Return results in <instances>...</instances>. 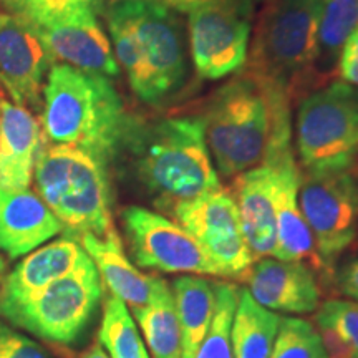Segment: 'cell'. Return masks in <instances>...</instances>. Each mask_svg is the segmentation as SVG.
Listing matches in <instances>:
<instances>
[{
  "label": "cell",
  "instance_id": "obj_35",
  "mask_svg": "<svg viewBox=\"0 0 358 358\" xmlns=\"http://www.w3.org/2000/svg\"><path fill=\"white\" fill-rule=\"evenodd\" d=\"M7 275V267H6V261H3L2 256H0V295H2V285H3V279Z\"/></svg>",
  "mask_w": 358,
  "mask_h": 358
},
{
  "label": "cell",
  "instance_id": "obj_11",
  "mask_svg": "<svg viewBox=\"0 0 358 358\" xmlns=\"http://www.w3.org/2000/svg\"><path fill=\"white\" fill-rule=\"evenodd\" d=\"M169 213L198 241L222 277L245 279L254 257L245 243L239 211L229 191L219 187L194 199L181 201Z\"/></svg>",
  "mask_w": 358,
  "mask_h": 358
},
{
  "label": "cell",
  "instance_id": "obj_9",
  "mask_svg": "<svg viewBox=\"0 0 358 358\" xmlns=\"http://www.w3.org/2000/svg\"><path fill=\"white\" fill-rule=\"evenodd\" d=\"M252 0H219L189 12L191 60L203 80H221L248 62Z\"/></svg>",
  "mask_w": 358,
  "mask_h": 358
},
{
  "label": "cell",
  "instance_id": "obj_13",
  "mask_svg": "<svg viewBox=\"0 0 358 358\" xmlns=\"http://www.w3.org/2000/svg\"><path fill=\"white\" fill-rule=\"evenodd\" d=\"M55 58L24 17L0 7V83L15 105L42 111V90Z\"/></svg>",
  "mask_w": 358,
  "mask_h": 358
},
{
  "label": "cell",
  "instance_id": "obj_4",
  "mask_svg": "<svg viewBox=\"0 0 358 358\" xmlns=\"http://www.w3.org/2000/svg\"><path fill=\"white\" fill-rule=\"evenodd\" d=\"M35 187L66 236L115 232L108 168L80 148L45 145L34 171Z\"/></svg>",
  "mask_w": 358,
  "mask_h": 358
},
{
  "label": "cell",
  "instance_id": "obj_17",
  "mask_svg": "<svg viewBox=\"0 0 358 358\" xmlns=\"http://www.w3.org/2000/svg\"><path fill=\"white\" fill-rule=\"evenodd\" d=\"M45 145L42 123L32 111L0 98V185L30 189Z\"/></svg>",
  "mask_w": 358,
  "mask_h": 358
},
{
  "label": "cell",
  "instance_id": "obj_33",
  "mask_svg": "<svg viewBox=\"0 0 358 358\" xmlns=\"http://www.w3.org/2000/svg\"><path fill=\"white\" fill-rule=\"evenodd\" d=\"M156 3L171 8L174 12H192L196 8L208 6V3L219 2V0H153Z\"/></svg>",
  "mask_w": 358,
  "mask_h": 358
},
{
  "label": "cell",
  "instance_id": "obj_10",
  "mask_svg": "<svg viewBox=\"0 0 358 358\" xmlns=\"http://www.w3.org/2000/svg\"><path fill=\"white\" fill-rule=\"evenodd\" d=\"M127 17L138 50L150 70L159 106L187 82V50L181 20L171 8L153 0H115Z\"/></svg>",
  "mask_w": 358,
  "mask_h": 358
},
{
  "label": "cell",
  "instance_id": "obj_3",
  "mask_svg": "<svg viewBox=\"0 0 358 358\" xmlns=\"http://www.w3.org/2000/svg\"><path fill=\"white\" fill-rule=\"evenodd\" d=\"M322 0H268L259 13L244 73L267 96L292 103L310 87Z\"/></svg>",
  "mask_w": 358,
  "mask_h": 358
},
{
  "label": "cell",
  "instance_id": "obj_34",
  "mask_svg": "<svg viewBox=\"0 0 358 358\" xmlns=\"http://www.w3.org/2000/svg\"><path fill=\"white\" fill-rule=\"evenodd\" d=\"M80 358H111V357L106 353L105 348L101 347V343L96 342V343H93L88 350H85Z\"/></svg>",
  "mask_w": 358,
  "mask_h": 358
},
{
  "label": "cell",
  "instance_id": "obj_29",
  "mask_svg": "<svg viewBox=\"0 0 358 358\" xmlns=\"http://www.w3.org/2000/svg\"><path fill=\"white\" fill-rule=\"evenodd\" d=\"M8 10L24 17L32 25H45L73 13L103 10V0H0Z\"/></svg>",
  "mask_w": 358,
  "mask_h": 358
},
{
  "label": "cell",
  "instance_id": "obj_22",
  "mask_svg": "<svg viewBox=\"0 0 358 358\" xmlns=\"http://www.w3.org/2000/svg\"><path fill=\"white\" fill-rule=\"evenodd\" d=\"M133 315L145 335L151 358H182L176 303L166 280L153 275L150 301L146 306L134 307Z\"/></svg>",
  "mask_w": 358,
  "mask_h": 358
},
{
  "label": "cell",
  "instance_id": "obj_27",
  "mask_svg": "<svg viewBox=\"0 0 358 358\" xmlns=\"http://www.w3.org/2000/svg\"><path fill=\"white\" fill-rule=\"evenodd\" d=\"M239 287L229 282H216V310L208 334L194 358H234L231 325L234 319Z\"/></svg>",
  "mask_w": 358,
  "mask_h": 358
},
{
  "label": "cell",
  "instance_id": "obj_7",
  "mask_svg": "<svg viewBox=\"0 0 358 358\" xmlns=\"http://www.w3.org/2000/svg\"><path fill=\"white\" fill-rule=\"evenodd\" d=\"M101 297V277L87 254L69 274L25 301L0 308V315L35 337L66 345L87 329Z\"/></svg>",
  "mask_w": 358,
  "mask_h": 358
},
{
  "label": "cell",
  "instance_id": "obj_15",
  "mask_svg": "<svg viewBox=\"0 0 358 358\" xmlns=\"http://www.w3.org/2000/svg\"><path fill=\"white\" fill-rule=\"evenodd\" d=\"M245 280L254 301L271 312L310 313L320 306L319 284L303 262L257 259Z\"/></svg>",
  "mask_w": 358,
  "mask_h": 358
},
{
  "label": "cell",
  "instance_id": "obj_18",
  "mask_svg": "<svg viewBox=\"0 0 358 358\" xmlns=\"http://www.w3.org/2000/svg\"><path fill=\"white\" fill-rule=\"evenodd\" d=\"M232 198L239 211L241 226L254 262L274 257L277 224L274 208V171L262 161L256 168L234 178Z\"/></svg>",
  "mask_w": 358,
  "mask_h": 358
},
{
  "label": "cell",
  "instance_id": "obj_14",
  "mask_svg": "<svg viewBox=\"0 0 358 358\" xmlns=\"http://www.w3.org/2000/svg\"><path fill=\"white\" fill-rule=\"evenodd\" d=\"M35 27V25H34ZM40 38L55 58L88 73L113 80L120 75V65L98 13L83 10L50 24L35 27Z\"/></svg>",
  "mask_w": 358,
  "mask_h": 358
},
{
  "label": "cell",
  "instance_id": "obj_5",
  "mask_svg": "<svg viewBox=\"0 0 358 358\" xmlns=\"http://www.w3.org/2000/svg\"><path fill=\"white\" fill-rule=\"evenodd\" d=\"M201 118L217 174L234 179L262 163L271 138L272 108L252 78L237 75L219 88Z\"/></svg>",
  "mask_w": 358,
  "mask_h": 358
},
{
  "label": "cell",
  "instance_id": "obj_1",
  "mask_svg": "<svg viewBox=\"0 0 358 358\" xmlns=\"http://www.w3.org/2000/svg\"><path fill=\"white\" fill-rule=\"evenodd\" d=\"M120 158L129 159L136 181L164 211L222 187L201 116L134 118Z\"/></svg>",
  "mask_w": 358,
  "mask_h": 358
},
{
  "label": "cell",
  "instance_id": "obj_36",
  "mask_svg": "<svg viewBox=\"0 0 358 358\" xmlns=\"http://www.w3.org/2000/svg\"><path fill=\"white\" fill-rule=\"evenodd\" d=\"M0 98H2V96H0Z\"/></svg>",
  "mask_w": 358,
  "mask_h": 358
},
{
  "label": "cell",
  "instance_id": "obj_21",
  "mask_svg": "<svg viewBox=\"0 0 358 358\" xmlns=\"http://www.w3.org/2000/svg\"><path fill=\"white\" fill-rule=\"evenodd\" d=\"M171 289L181 329L182 358H194L216 310V282L186 274L179 275Z\"/></svg>",
  "mask_w": 358,
  "mask_h": 358
},
{
  "label": "cell",
  "instance_id": "obj_31",
  "mask_svg": "<svg viewBox=\"0 0 358 358\" xmlns=\"http://www.w3.org/2000/svg\"><path fill=\"white\" fill-rule=\"evenodd\" d=\"M337 64L343 82L358 87V25L343 43Z\"/></svg>",
  "mask_w": 358,
  "mask_h": 358
},
{
  "label": "cell",
  "instance_id": "obj_8",
  "mask_svg": "<svg viewBox=\"0 0 358 358\" xmlns=\"http://www.w3.org/2000/svg\"><path fill=\"white\" fill-rule=\"evenodd\" d=\"M299 204L322 268L330 271L358 236V168L324 176L301 174Z\"/></svg>",
  "mask_w": 358,
  "mask_h": 358
},
{
  "label": "cell",
  "instance_id": "obj_25",
  "mask_svg": "<svg viewBox=\"0 0 358 358\" xmlns=\"http://www.w3.org/2000/svg\"><path fill=\"white\" fill-rule=\"evenodd\" d=\"M313 320L327 358H358V302L330 299L317 307Z\"/></svg>",
  "mask_w": 358,
  "mask_h": 358
},
{
  "label": "cell",
  "instance_id": "obj_23",
  "mask_svg": "<svg viewBox=\"0 0 358 358\" xmlns=\"http://www.w3.org/2000/svg\"><path fill=\"white\" fill-rule=\"evenodd\" d=\"M280 317L254 301L248 289H239L231 345L234 358H268L279 332Z\"/></svg>",
  "mask_w": 358,
  "mask_h": 358
},
{
  "label": "cell",
  "instance_id": "obj_26",
  "mask_svg": "<svg viewBox=\"0 0 358 358\" xmlns=\"http://www.w3.org/2000/svg\"><path fill=\"white\" fill-rule=\"evenodd\" d=\"M98 342L111 358H151L128 306L115 295L103 303Z\"/></svg>",
  "mask_w": 358,
  "mask_h": 358
},
{
  "label": "cell",
  "instance_id": "obj_19",
  "mask_svg": "<svg viewBox=\"0 0 358 358\" xmlns=\"http://www.w3.org/2000/svg\"><path fill=\"white\" fill-rule=\"evenodd\" d=\"M85 256L80 241L66 234L29 252L3 279L0 308L38 294L73 271Z\"/></svg>",
  "mask_w": 358,
  "mask_h": 358
},
{
  "label": "cell",
  "instance_id": "obj_6",
  "mask_svg": "<svg viewBox=\"0 0 358 358\" xmlns=\"http://www.w3.org/2000/svg\"><path fill=\"white\" fill-rule=\"evenodd\" d=\"M302 176L347 171L358 161V87L332 82L301 100L292 127Z\"/></svg>",
  "mask_w": 358,
  "mask_h": 358
},
{
  "label": "cell",
  "instance_id": "obj_28",
  "mask_svg": "<svg viewBox=\"0 0 358 358\" xmlns=\"http://www.w3.org/2000/svg\"><path fill=\"white\" fill-rule=\"evenodd\" d=\"M268 358H327V352L319 330L310 322L284 317Z\"/></svg>",
  "mask_w": 358,
  "mask_h": 358
},
{
  "label": "cell",
  "instance_id": "obj_24",
  "mask_svg": "<svg viewBox=\"0 0 358 358\" xmlns=\"http://www.w3.org/2000/svg\"><path fill=\"white\" fill-rule=\"evenodd\" d=\"M358 25V0H322L313 73L329 75L337 65L340 50Z\"/></svg>",
  "mask_w": 358,
  "mask_h": 358
},
{
  "label": "cell",
  "instance_id": "obj_16",
  "mask_svg": "<svg viewBox=\"0 0 358 358\" xmlns=\"http://www.w3.org/2000/svg\"><path fill=\"white\" fill-rule=\"evenodd\" d=\"M64 232L37 192L0 185V250L19 259Z\"/></svg>",
  "mask_w": 358,
  "mask_h": 358
},
{
  "label": "cell",
  "instance_id": "obj_30",
  "mask_svg": "<svg viewBox=\"0 0 358 358\" xmlns=\"http://www.w3.org/2000/svg\"><path fill=\"white\" fill-rule=\"evenodd\" d=\"M0 358H52L37 342L0 322Z\"/></svg>",
  "mask_w": 358,
  "mask_h": 358
},
{
  "label": "cell",
  "instance_id": "obj_20",
  "mask_svg": "<svg viewBox=\"0 0 358 358\" xmlns=\"http://www.w3.org/2000/svg\"><path fill=\"white\" fill-rule=\"evenodd\" d=\"M78 241L111 295L122 299L131 308L146 306L153 287V275L143 274L129 262L118 232L105 237L85 234Z\"/></svg>",
  "mask_w": 358,
  "mask_h": 358
},
{
  "label": "cell",
  "instance_id": "obj_12",
  "mask_svg": "<svg viewBox=\"0 0 358 358\" xmlns=\"http://www.w3.org/2000/svg\"><path fill=\"white\" fill-rule=\"evenodd\" d=\"M122 217L129 250L140 267L168 274L222 277L198 241L176 221L143 206H128Z\"/></svg>",
  "mask_w": 358,
  "mask_h": 358
},
{
  "label": "cell",
  "instance_id": "obj_2",
  "mask_svg": "<svg viewBox=\"0 0 358 358\" xmlns=\"http://www.w3.org/2000/svg\"><path fill=\"white\" fill-rule=\"evenodd\" d=\"M134 116L108 78L55 64L42 90V129L47 141L87 151L106 168L122 155Z\"/></svg>",
  "mask_w": 358,
  "mask_h": 358
},
{
  "label": "cell",
  "instance_id": "obj_32",
  "mask_svg": "<svg viewBox=\"0 0 358 358\" xmlns=\"http://www.w3.org/2000/svg\"><path fill=\"white\" fill-rule=\"evenodd\" d=\"M337 285L345 297L358 302V257L348 261L337 272Z\"/></svg>",
  "mask_w": 358,
  "mask_h": 358
}]
</instances>
